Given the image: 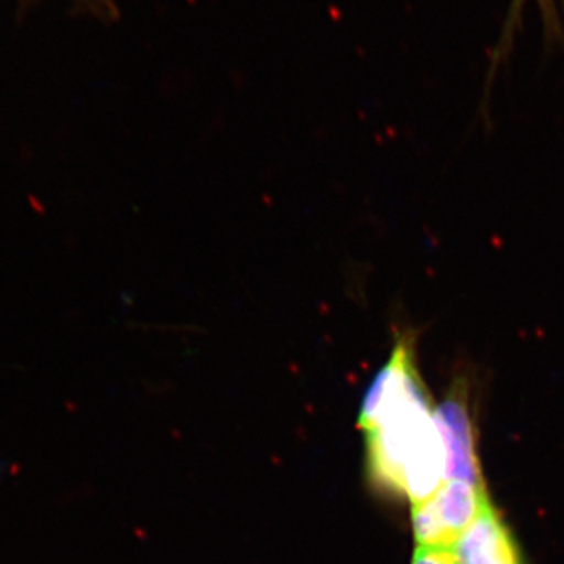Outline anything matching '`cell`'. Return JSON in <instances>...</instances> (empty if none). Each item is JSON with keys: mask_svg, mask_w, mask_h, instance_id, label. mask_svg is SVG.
<instances>
[{"mask_svg": "<svg viewBox=\"0 0 564 564\" xmlns=\"http://www.w3.org/2000/svg\"><path fill=\"white\" fill-rule=\"evenodd\" d=\"M417 334L399 329L383 369L359 411L366 432L367 474L377 489L411 503L429 499L445 481V448L436 408L417 366Z\"/></svg>", "mask_w": 564, "mask_h": 564, "instance_id": "cell-1", "label": "cell"}, {"mask_svg": "<svg viewBox=\"0 0 564 564\" xmlns=\"http://www.w3.org/2000/svg\"><path fill=\"white\" fill-rule=\"evenodd\" d=\"M489 500L486 488L445 480L432 497L413 505L411 521L417 545L454 547Z\"/></svg>", "mask_w": 564, "mask_h": 564, "instance_id": "cell-2", "label": "cell"}, {"mask_svg": "<svg viewBox=\"0 0 564 564\" xmlns=\"http://www.w3.org/2000/svg\"><path fill=\"white\" fill-rule=\"evenodd\" d=\"M436 421L445 448V480H462L486 488L477 451L473 408V381L466 372L456 375L436 406Z\"/></svg>", "mask_w": 564, "mask_h": 564, "instance_id": "cell-3", "label": "cell"}, {"mask_svg": "<svg viewBox=\"0 0 564 564\" xmlns=\"http://www.w3.org/2000/svg\"><path fill=\"white\" fill-rule=\"evenodd\" d=\"M456 564H525L510 527L491 500L452 547Z\"/></svg>", "mask_w": 564, "mask_h": 564, "instance_id": "cell-4", "label": "cell"}, {"mask_svg": "<svg viewBox=\"0 0 564 564\" xmlns=\"http://www.w3.org/2000/svg\"><path fill=\"white\" fill-rule=\"evenodd\" d=\"M530 0H511L502 24V33L492 50L491 77L494 70L508 57L514 46L516 35L522 25V13ZM541 13L544 40L551 46L564 43V0H533Z\"/></svg>", "mask_w": 564, "mask_h": 564, "instance_id": "cell-5", "label": "cell"}, {"mask_svg": "<svg viewBox=\"0 0 564 564\" xmlns=\"http://www.w3.org/2000/svg\"><path fill=\"white\" fill-rule=\"evenodd\" d=\"M411 564H456L452 547L417 545Z\"/></svg>", "mask_w": 564, "mask_h": 564, "instance_id": "cell-6", "label": "cell"}]
</instances>
